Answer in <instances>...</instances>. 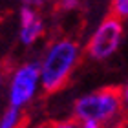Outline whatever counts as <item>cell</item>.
<instances>
[{
	"label": "cell",
	"instance_id": "obj_1",
	"mask_svg": "<svg viewBox=\"0 0 128 128\" xmlns=\"http://www.w3.org/2000/svg\"><path fill=\"white\" fill-rule=\"evenodd\" d=\"M73 121L82 128L117 126L126 121L121 90L102 88L79 97L72 110Z\"/></svg>",
	"mask_w": 128,
	"mask_h": 128
},
{
	"label": "cell",
	"instance_id": "obj_2",
	"mask_svg": "<svg viewBox=\"0 0 128 128\" xmlns=\"http://www.w3.org/2000/svg\"><path fill=\"white\" fill-rule=\"evenodd\" d=\"M80 59V48L72 38H59L46 50L40 59V79L42 90L48 94L60 90L68 82L70 75Z\"/></svg>",
	"mask_w": 128,
	"mask_h": 128
},
{
	"label": "cell",
	"instance_id": "obj_3",
	"mask_svg": "<svg viewBox=\"0 0 128 128\" xmlns=\"http://www.w3.org/2000/svg\"><path fill=\"white\" fill-rule=\"evenodd\" d=\"M123 37H124L123 18H119L115 15L108 16L92 33L88 44H86V55L92 60H97V62L108 60L119 50Z\"/></svg>",
	"mask_w": 128,
	"mask_h": 128
},
{
	"label": "cell",
	"instance_id": "obj_4",
	"mask_svg": "<svg viewBox=\"0 0 128 128\" xmlns=\"http://www.w3.org/2000/svg\"><path fill=\"white\" fill-rule=\"evenodd\" d=\"M42 79H40V60H31L18 66L9 79V104L24 110L37 97Z\"/></svg>",
	"mask_w": 128,
	"mask_h": 128
},
{
	"label": "cell",
	"instance_id": "obj_5",
	"mask_svg": "<svg viewBox=\"0 0 128 128\" xmlns=\"http://www.w3.org/2000/svg\"><path fill=\"white\" fill-rule=\"evenodd\" d=\"M42 33H44V22H42V18H37V20H33L31 24L20 26L18 38H20V42L24 46H33L40 37H42Z\"/></svg>",
	"mask_w": 128,
	"mask_h": 128
},
{
	"label": "cell",
	"instance_id": "obj_6",
	"mask_svg": "<svg viewBox=\"0 0 128 128\" xmlns=\"http://www.w3.org/2000/svg\"><path fill=\"white\" fill-rule=\"evenodd\" d=\"M22 119H24L22 108H16V106H11L9 104V108L0 117V128H16V126H20Z\"/></svg>",
	"mask_w": 128,
	"mask_h": 128
},
{
	"label": "cell",
	"instance_id": "obj_7",
	"mask_svg": "<svg viewBox=\"0 0 128 128\" xmlns=\"http://www.w3.org/2000/svg\"><path fill=\"white\" fill-rule=\"evenodd\" d=\"M112 13L119 18H128V0H114L112 2Z\"/></svg>",
	"mask_w": 128,
	"mask_h": 128
},
{
	"label": "cell",
	"instance_id": "obj_8",
	"mask_svg": "<svg viewBox=\"0 0 128 128\" xmlns=\"http://www.w3.org/2000/svg\"><path fill=\"white\" fill-rule=\"evenodd\" d=\"M59 6H60V9L70 11V9H75L79 6V0H59Z\"/></svg>",
	"mask_w": 128,
	"mask_h": 128
},
{
	"label": "cell",
	"instance_id": "obj_9",
	"mask_svg": "<svg viewBox=\"0 0 128 128\" xmlns=\"http://www.w3.org/2000/svg\"><path fill=\"white\" fill-rule=\"evenodd\" d=\"M121 97H123V108H124V117L128 121V82L123 86V90H121Z\"/></svg>",
	"mask_w": 128,
	"mask_h": 128
},
{
	"label": "cell",
	"instance_id": "obj_10",
	"mask_svg": "<svg viewBox=\"0 0 128 128\" xmlns=\"http://www.w3.org/2000/svg\"><path fill=\"white\" fill-rule=\"evenodd\" d=\"M2 79H4V77H2V73H0V84H2Z\"/></svg>",
	"mask_w": 128,
	"mask_h": 128
},
{
	"label": "cell",
	"instance_id": "obj_11",
	"mask_svg": "<svg viewBox=\"0 0 128 128\" xmlns=\"http://www.w3.org/2000/svg\"><path fill=\"white\" fill-rule=\"evenodd\" d=\"M40 2H48V0H40Z\"/></svg>",
	"mask_w": 128,
	"mask_h": 128
},
{
	"label": "cell",
	"instance_id": "obj_12",
	"mask_svg": "<svg viewBox=\"0 0 128 128\" xmlns=\"http://www.w3.org/2000/svg\"><path fill=\"white\" fill-rule=\"evenodd\" d=\"M57 2H59V0H57Z\"/></svg>",
	"mask_w": 128,
	"mask_h": 128
}]
</instances>
